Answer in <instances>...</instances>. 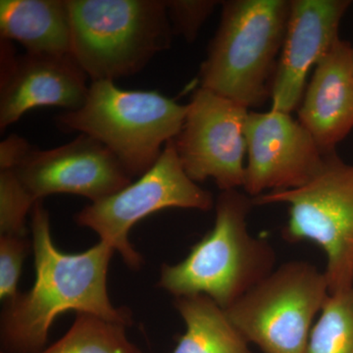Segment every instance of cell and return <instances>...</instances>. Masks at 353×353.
I'll return each instance as SVG.
<instances>
[{
  "mask_svg": "<svg viewBox=\"0 0 353 353\" xmlns=\"http://www.w3.org/2000/svg\"><path fill=\"white\" fill-rule=\"evenodd\" d=\"M34 278L31 289L4 303L0 320L1 353H39L46 347L58 316L74 311L129 327V309L109 296V265L115 250L103 241L80 253L58 250L50 213L43 202L32 210Z\"/></svg>",
  "mask_w": 353,
  "mask_h": 353,
  "instance_id": "6da1fadb",
  "label": "cell"
},
{
  "mask_svg": "<svg viewBox=\"0 0 353 353\" xmlns=\"http://www.w3.org/2000/svg\"><path fill=\"white\" fill-rule=\"evenodd\" d=\"M252 197L240 190L221 192L212 229L179 263L163 264L158 287L176 297L205 296L227 310L276 268L275 250L253 236L248 215Z\"/></svg>",
  "mask_w": 353,
  "mask_h": 353,
  "instance_id": "7a4b0ae2",
  "label": "cell"
},
{
  "mask_svg": "<svg viewBox=\"0 0 353 353\" xmlns=\"http://www.w3.org/2000/svg\"><path fill=\"white\" fill-rule=\"evenodd\" d=\"M219 27L199 71L201 88L250 110L271 99L290 0L221 2Z\"/></svg>",
  "mask_w": 353,
  "mask_h": 353,
  "instance_id": "3957f363",
  "label": "cell"
},
{
  "mask_svg": "<svg viewBox=\"0 0 353 353\" xmlns=\"http://www.w3.org/2000/svg\"><path fill=\"white\" fill-rule=\"evenodd\" d=\"M188 109L157 90H123L113 81H97L83 105L64 111L55 123L62 131L97 139L132 178L157 163L165 145L180 134Z\"/></svg>",
  "mask_w": 353,
  "mask_h": 353,
  "instance_id": "277c9868",
  "label": "cell"
},
{
  "mask_svg": "<svg viewBox=\"0 0 353 353\" xmlns=\"http://www.w3.org/2000/svg\"><path fill=\"white\" fill-rule=\"evenodd\" d=\"M72 57L92 82L141 71L170 48L164 0H68Z\"/></svg>",
  "mask_w": 353,
  "mask_h": 353,
  "instance_id": "5b68a950",
  "label": "cell"
},
{
  "mask_svg": "<svg viewBox=\"0 0 353 353\" xmlns=\"http://www.w3.org/2000/svg\"><path fill=\"white\" fill-rule=\"evenodd\" d=\"M252 201L254 206L289 205L283 236L289 243L308 241L322 248L330 294L353 287V164L336 150L326 153L320 171L303 187L267 192Z\"/></svg>",
  "mask_w": 353,
  "mask_h": 353,
  "instance_id": "8992f818",
  "label": "cell"
},
{
  "mask_svg": "<svg viewBox=\"0 0 353 353\" xmlns=\"http://www.w3.org/2000/svg\"><path fill=\"white\" fill-rule=\"evenodd\" d=\"M329 296L324 272L310 262L292 260L276 267L226 312L262 353H303Z\"/></svg>",
  "mask_w": 353,
  "mask_h": 353,
  "instance_id": "52a82bcc",
  "label": "cell"
},
{
  "mask_svg": "<svg viewBox=\"0 0 353 353\" xmlns=\"http://www.w3.org/2000/svg\"><path fill=\"white\" fill-rule=\"evenodd\" d=\"M214 206L212 194L185 173L172 139L157 163L138 181L105 199L90 202L74 219L78 226L92 230L99 241L119 253L128 267L138 270L143 256L129 239L137 223L165 209L209 211Z\"/></svg>",
  "mask_w": 353,
  "mask_h": 353,
  "instance_id": "ba28073f",
  "label": "cell"
},
{
  "mask_svg": "<svg viewBox=\"0 0 353 353\" xmlns=\"http://www.w3.org/2000/svg\"><path fill=\"white\" fill-rule=\"evenodd\" d=\"M174 145L183 169L196 183L214 181L221 192L245 185V123L250 110L199 88Z\"/></svg>",
  "mask_w": 353,
  "mask_h": 353,
  "instance_id": "9c48e42d",
  "label": "cell"
},
{
  "mask_svg": "<svg viewBox=\"0 0 353 353\" xmlns=\"http://www.w3.org/2000/svg\"><path fill=\"white\" fill-rule=\"evenodd\" d=\"M243 192L252 199L303 187L321 169L325 153L290 114L250 111L245 123Z\"/></svg>",
  "mask_w": 353,
  "mask_h": 353,
  "instance_id": "30bf717a",
  "label": "cell"
},
{
  "mask_svg": "<svg viewBox=\"0 0 353 353\" xmlns=\"http://www.w3.org/2000/svg\"><path fill=\"white\" fill-rule=\"evenodd\" d=\"M13 170L36 203L58 194L99 201L132 183L106 146L82 134L51 150L32 148Z\"/></svg>",
  "mask_w": 353,
  "mask_h": 353,
  "instance_id": "8fae6325",
  "label": "cell"
},
{
  "mask_svg": "<svg viewBox=\"0 0 353 353\" xmlns=\"http://www.w3.org/2000/svg\"><path fill=\"white\" fill-rule=\"evenodd\" d=\"M0 130L39 108L76 110L88 97V76L72 55H15L1 39Z\"/></svg>",
  "mask_w": 353,
  "mask_h": 353,
  "instance_id": "7c38bea8",
  "label": "cell"
},
{
  "mask_svg": "<svg viewBox=\"0 0 353 353\" xmlns=\"http://www.w3.org/2000/svg\"><path fill=\"white\" fill-rule=\"evenodd\" d=\"M350 0H290L289 20L272 85V110L299 108L310 70L340 39L339 29Z\"/></svg>",
  "mask_w": 353,
  "mask_h": 353,
  "instance_id": "4fadbf2b",
  "label": "cell"
},
{
  "mask_svg": "<svg viewBox=\"0 0 353 353\" xmlns=\"http://www.w3.org/2000/svg\"><path fill=\"white\" fill-rule=\"evenodd\" d=\"M299 122L323 153L353 130V46L341 38L316 65L299 104Z\"/></svg>",
  "mask_w": 353,
  "mask_h": 353,
  "instance_id": "5bb4252c",
  "label": "cell"
},
{
  "mask_svg": "<svg viewBox=\"0 0 353 353\" xmlns=\"http://www.w3.org/2000/svg\"><path fill=\"white\" fill-rule=\"evenodd\" d=\"M0 36L28 53L72 55L68 0H1Z\"/></svg>",
  "mask_w": 353,
  "mask_h": 353,
  "instance_id": "9a60e30c",
  "label": "cell"
},
{
  "mask_svg": "<svg viewBox=\"0 0 353 353\" xmlns=\"http://www.w3.org/2000/svg\"><path fill=\"white\" fill-rule=\"evenodd\" d=\"M174 305L185 329L171 353H253L226 310L208 296L176 297Z\"/></svg>",
  "mask_w": 353,
  "mask_h": 353,
  "instance_id": "2e32d148",
  "label": "cell"
},
{
  "mask_svg": "<svg viewBox=\"0 0 353 353\" xmlns=\"http://www.w3.org/2000/svg\"><path fill=\"white\" fill-rule=\"evenodd\" d=\"M126 325L77 313L68 331L39 353H143L127 334Z\"/></svg>",
  "mask_w": 353,
  "mask_h": 353,
  "instance_id": "e0dca14e",
  "label": "cell"
},
{
  "mask_svg": "<svg viewBox=\"0 0 353 353\" xmlns=\"http://www.w3.org/2000/svg\"><path fill=\"white\" fill-rule=\"evenodd\" d=\"M303 353H353V287L330 294Z\"/></svg>",
  "mask_w": 353,
  "mask_h": 353,
  "instance_id": "ac0fdd59",
  "label": "cell"
},
{
  "mask_svg": "<svg viewBox=\"0 0 353 353\" xmlns=\"http://www.w3.org/2000/svg\"><path fill=\"white\" fill-rule=\"evenodd\" d=\"M34 202L13 169H0V234L28 236L26 218Z\"/></svg>",
  "mask_w": 353,
  "mask_h": 353,
  "instance_id": "d6986e66",
  "label": "cell"
},
{
  "mask_svg": "<svg viewBox=\"0 0 353 353\" xmlns=\"http://www.w3.org/2000/svg\"><path fill=\"white\" fill-rule=\"evenodd\" d=\"M30 248L32 243L28 236L0 234V299L4 303L19 294L18 284Z\"/></svg>",
  "mask_w": 353,
  "mask_h": 353,
  "instance_id": "ffe728a7",
  "label": "cell"
},
{
  "mask_svg": "<svg viewBox=\"0 0 353 353\" xmlns=\"http://www.w3.org/2000/svg\"><path fill=\"white\" fill-rule=\"evenodd\" d=\"M167 13L174 34L194 43L202 26L210 17L216 6L215 0H167Z\"/></svg>",
  "mask_w": 353,
  "mask_h": 353,
  "instance_id": "44dd1931",
  "label": "cell"
},
{
  "mask_svg": "<svg viewBox=\"0 0 353 353\" xmlns=\"http://www.w3.org/2000/svg\"><path fill=\"white\" fill-rule=\"evenodd\" d=\"M31 148L27 139L11 134L0 143V169H13Z\"/></svg>",
  "mask_w": 353,
  "mask_h": 353,
  "instance_id": "7402d4cb",
  "label": "cell"
}]
</instances>
